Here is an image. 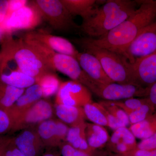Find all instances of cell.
Returning a JSON list of instances; mask_svg holds the SVG:
<instances>
[{
    "instance_id": "obj_17",
    "label": "cell",
    "mask_w": 156,
    "mask_h": 156,
    "mask_svg": "<svg viewBox=\"0 0 156 156\" xmlns=\"http://www.w3.org/2000/svg\"><path fill=\"white\" fill-rule=\"evenodd\" d=\"M43 98L41 87L35 84L25 89L21 96L7 111L12 123L28 109Z\"/></svg>"
},
{
    "instance_id": "obj_24",
    "label": "cell",
    "mask_w": 156,
    "mask_h": 156,
    "mask_svg": "<svg viewBox=\"0 0 156 156\" xmlns=\"http://www.w3.org/2000/svg\"><path fill=\"white\" fill-rule=\"evenodd\" d=\"M25 90L0 83V109L7 111Z\"/></svg>"
},
{
    "instance_id": "obj_3",
    "label": "cell",
    "mask_w": 156,
    "mask_h": 156,
    "mask_svg": "<svg viewBox=\"0 0 156 156\" xmlns=\"http://www.w3.org/2000/svg\"><path fill=\"white\" fill-rule=\"evenodd\" d=\"M4 44V60H14L17 69L23 73L36 80L47 73L55 72L22 37L17 40L9 37Z\"/></svg>"
},
{
    "instance_id": "obj_42",
    "label": "cell",
    "mask_w": 156,
    "mask_h": 156,
    "mask_svg": "<svg viewBox=\"0 0 156 156\" xmlns=\"http://www.w3.org/2000/svg\"><path fill=\"white\" fill-rule=\"evenodd\" d=\"M7 137H8V136H0V146H1V145L2 144V143L4 142V141L5 140V139L7 138Z\"/></svg>"
},
{
    "instance_id": "obj_29",
    "label": "cell",
    "mask_w": 156,
    "mask_h": 156,
    "mask_svg": "<svg viewBox=\"0 0 156 156\" xmlns=\"http://www.w3.org/2000/svg\"><path fill=\"white\" fill-rule=\"evenodd\" d=\"M62 156H106L108 153L96 151L90 153L77 149L67 142L63 143L58 147Z\"/></svg>"
},
{
    "instance_id": "obj_23",
    "label": "cell",
    "mask_w": 156,
    "mask_h": 156,
    "mask_svg": "<svg viewBox=\"0 0 156 156\" xmlns=\"http://www.w3.org/2000/svg\"><path fill=\"white\" fill-rule=\"evenodd\" d=\"M86 135L89 147L94 151L103 147L109 140L106 129L93 123H87Z\"/></svg>"
},
{
    "instance_id": "obj_10",
    "label": "cell",
    "mask_w": 156,
    "mask_h": 156,
    "mask_svg": "<svg viewBox=\"0 0 156 156\" xmlns=\"http://www.w3.org/2000/svg\"><path fill=\"white\" fill-rule=\"evenodd\" d=\"M156 52V21L140 32L128 46L126 57L131 64Z\"/></svg>"
},
{
    "instance_id": "obj_34",
    "label": "cell",
    "mask_w": 156,
    "mask_h": 156,
    "mask_svg": "<svg viewBox=\"0 0 156 156\" xmlns=\"http://www.w3.org/2000/svg\"><path fill=\"white\" fill-rule=\"evenodd\" d=\"M4 156H26L14 144L13 137H9L4 151Z\"/></svg>"
},
{
    "instance_id": "obj_21",
    "label": "cell",
    "mask_w": 156,
    "mask_h": 156,
    "mask_svg": "<svg viewBox=\"0 0 156 156\" xmlns=\"http://www.w3.org/2000/svg\"><path fill=\"white\" fill-rule=\"evenodd\" d=\"M70 14L74 16H80L83 20L91 17L95 12V0H61Z\"/></svg>"
},
{
    "instance_id": "obj_33",
    "label": "cell",
    "mask_w": 156,
    "mask_h": 156,
    "mask_svg": "<svg viewBox=\"0 0 156 156\" xmlns=\"http://www.w3.org/2000/svg\"><path fill=\"white\" fill-rule=\"evenodd\" d=\"M136 148L144 150H156V132L148 138L142 140L137 144Z\"/></svg>"
},
{
    "instance_id": "obj_38",
    "label": "cell",
    "mask_w": 156,
    "mask_h": 156,
    "mask_svg": "<svg viewBox=\"0 0 156 156\" xmlns=\"http://www.w3.org/2000/svg\"><path fill=\"white\" fill-rule=\"evenodd\" d=\"M148 95L151 103L156 105V82L150 87Z\"/></svg>"
},
{
    "instance_id": "obj_1",
    "label": "cell",
    "mask_w": 156,
    "mask_h": 156,
    "mask_svg": "<svg viewBox=\"0 0 156 156\" xmlns=\"http://www.w3.org/2000/svg\"><path fill=\"white\" fill-rule=\"evenodd\" d=\"M137 1L139 8L115 28L100 38H85L94 46L127 58L126 50L131 42L144 29L156 21V0Z\"/></svg>"
},
{
    "instance_id": "obj_26",
    "label": "cell",
    "mask_w": 156,
    "mask_h": 156,
    "mask_svg": "<svg viewBox=\"0 0 156 156\" xmlns=\"http://www.w3.org/2000/svg\"><path fill=\"white\" fill-rule=\"evenodd\" d=\"M129 129L136 138L146 139L156 132V119L147 118L142 122L131 125Z\"/></svg>"
},
{
    "instance_id": "obj_30",
    "label": "cell",
    "mask_w": 156,
    "mask_h": 156,
    "mask_svg": "<svg viewBox=\"0 0 156 156\" xmlns=\"http://www.w3.org/2000/svg\"><path fill=\"white\" fill-rule=\"evenodd\" d=\"M150 111V107L149 105L145 102L136 109L126 112L128 115L130 125H134L145 120L147 118Z\"/></svg>"
},
{
    "instance_id": "obj_4",
    "label": "cell",
    "mask_w": 156,
    "mask_h": 156,
    "mask_svg": "<svg viewBox=\"0 0 156 156\" xmlns=\"http://www.w3.org/2000/svg\"><path fill=\"white\" fill-rule=\"evenodd\" d=\"M76 42L83 48L85 52L94 55L99 60L107 75L114 83L137 84L133 65L125 56L94 46L85 38L76 40Z\"/></svg>"
},
{
    "instance_id": "obj_15",
    "label": "cell",
    "mask_w": 156,
    "mask_h": 156,
    "mask_svg": "<svg viewBox=\"0 0 156 156\" xmlns=\"http://www.w3.org/2000/svg\"><path fill=\"white\" fill-rule=\"evenodd\" d=\"M13 140L17 147L26 156H38L45 148L36 127L22 130L13 137Z\"/></svg>"
},
{
    "instance_id": "obj_27",
    "label": "cell",
    "mask_w": 156,
    "mask_h": 156,
    "mask_svg": "<svg viewBox=\"0 0 156 156\" xmlns=\"http://www.w3.org/2000/svg\"><path fill=\"white\" fill-rule=\"evenodd\" d=\"M87 119L93 124L108 127L107 120L104 112L103 107L100 103L92 102L83 107Z\"/></svg>"
},
{
    "instance_id": "obj_37",
    "label": "cell",
    "mask_w": 156,
    "mask_h": 156,
    "mask_svg": "<svg viewBox=\"0 0 156 156\" xmlns=\"http://www.w3.org/2000/svg\"><path fill=\"white\" fill-rule=\"evenodd\" d=\"M9 1L0 0V24L5 20L8 10Z\"/></svg>"
},
{
    "instance_id": "obj_7",
    "label": "cell",
    "mask_w": 156,
    "mask_h": 156,
    "mask_svg": "<svg viewBox=\"0 0 156 156\" xmlns=\"http://www.w3.org/2000/svg\"><path fill=\"white\" fill-rule=\"evenodd\" d=\"M43 18L31 2L8 17L2 24L5 35L20 30H32L42 23Z\"/></svg>"
},
{
    "instance_id": "obj_25",
    "label": "cell",
    "mask_w": 156,
    "mask_h": 156,
    "mask_svg": "<svg viewBox=\"0 0 156 156\" xmlns=\"http://www.w3.org/2000/svg\"><path fill=\"white\" fill-rule=\"evenodd\" d=\"M61 83L54 73H47L36 80V84L41 87L43 98H45L56 94Z\"/></svg>"
},
{
    "instance_id": "obj_41",
    "label": "cell",
    "mask_w": 156,
    "mask_h": 156,
    "mask_svg": "<svg viewBox=\"0 0 156 156\" xmlns=\"http://www.w3.org/2000/svg\"><path fill=\"white\" fill-rule=\"evenodd\" d=\"M5 35V31L2 26V24H0V42L2 41Z\"/></svg>"
},
{
    "instance_id": "obj_2",
    "label": "cell",
    "mask_w": 156,
    "mask_h": 156,
    "mask_svg": "<svg viewBox=\"0 0 156 156\" xmlns=\"http://www.w3.org/2000/svg\"><path fill=\"white\" fill-rule=\"evenodd\" d=\"M139 5L137 1L108 0L92 16L83 20L80 30L89 37L104 36L130 17Z\"/></svg>"
},
{
    "instance_id": "obj_14",
    "label": "cell",
    "mask_w": 156,
    "mask_h": 156,
    "mask_svg": "<svg viewBox=\"0 0 156 156\" xmlns=\"http://www.w3.org/2000/svg\"><path fill=\"white\" fill-rule=\"evenodd\" d=\"M133 65L136 83L144 88H150L156 82V52L136 59Z\"/></svg>"
},
{
    "instance_id": "obj_36",
    "label": "cell",
    "mask_w": 156,
    "mask_h": 156,
    "mask_svg": "<svg viewBox=\"0 0 156 156\" xmlns=\"http://www.w3.org/2000/svg\"><path fill=\"white\" fill-rule=\"evenodd\" d=\"M117 155L119 156H156V150H144L136 148L126 153Z\"/></svg>"
},
{
    "instance_id": "obj_11",
    "label": "cell",
    "mask_w": 156,
    "mask_h": 156,
    "mask_svg": "<svg viewBox=\"0 0 156 156\" xmlns=\"http://www.w3.org/2000/svg\"><path fill=\"white\" fill-rule=\"evenodd\" d=\"M92 102L91 91L84 85L73 80L62 82L55 99V104L80 107Z\"/></svg>"
},
{
    "instance_id": "obj_19",
    "label": "cell",
    "mask_w": 156,
    "mask_h": 156,
    "mask_svg": "<svg viewBox=\"0 0 156 156\" xmlns=\"http://www.w3.org/2000/svg\"><path fill=\"white\" fill-rule=\"evenodd\" d=\"M54 109L59 120L69 127L85 122L87 119L83 107L55 104Z\"/></svg>"
},
{
    "instance_id": "obj_12",
    "label": "cell",
    "mask_w": 156,
    "mask_h": 156,
    "mask_svg": "<svg viewBox=\"0 0 156 156\" xmlns=\"http://www.w3.org/2000/svg\"><path fill=\"white\" fill-rule=\"evenodd\" d=\"M69 127L59 119L46 120L36 127L37 132L45 148L59 147L66 142Z\"/></svg>"
},
{
    "instance_id": "obj_35",
    "label": "cell",
    "mask_w": 156,
    "mask_h": 156,
    "mask_svg": "<svg viewBox=\"0 0 156 156\" xmlns=\"http://www.w3.org/2000/svg\"><path fill=\"white\" fill-rule=\"evenodd\" d=\"M29 2V1L27 0H9L8 13L6 17L28 5Z\"/></svg>"
},
{
    "instance_id": "obj_5",
    "label": "cell",
    "mask_w": 156,
    "mask_h": 156,
    "mask_svg": "<svg viewBox=\"0 0 156 156\" xmlns=\"http://www.w3.org/2000/svg\"><path fill=\"white\" fill-rule=\"evenodd\" d=\"M24 40L55 71L65 75L92 91L96 83L83 70L76 58L55 52L34 39L25 37Z\"/></svg>"
},
{
    "instance_id": "obj_44",
    "label": "cell",
    "mask_w": 156,
    "mask_h": 156,
    "mask_svg": "<svg viewBox=\"0 0 156 156\" xmlns=\"http://www.w3.org/2000/svg\"><path fill=\"white\" fill-rule=\"evenodd\" d=\"M0 59H1V55H0Z\"/></svg>"
},
{
    "instance_id": "obj_22",
    "label": "cell",
    "mask_w": 156,
    "mask_h": 156,
    "mask_svg": "<svg viewBox=\"0 0 156 156\" xmlns=\"http://www.w3.org/2000/svg\"><path fill=\"white\" fill-rule=\"evenodd\" d=\"M0 83L25 89L35 84L36 80L18 69H15L11 70L9 72L0 73Z\"/></svg>"
},
{
    "instance_id": "obj_13",
    "label": "cell",
    "mask_w": 156,
    "mask_h": 156,
    "mask_svg": "<svg viewBox=\"0 0 156 156\" xmlns=\"http://www.w3.org/2000/svg\"><path fill=\"white\" fill-rule=\"evenodd\" d=\"M24 36L41 42L58 53L71 56L76 58L79 53L72 43L69 40L43 31H30Z\"/></svg>"
},
{
    "instance_id": "obj_8",
    "label": "cell",
    "mask_w": 156,
    "mask_h": 156,
    "mask_svg": "<svg viewBox=\"0 0 156 156\" xmlns=\"http://www.w3.org/2000/svg\"><path fill=\"white\" fill-rule=\"evenodd\" d=\"M54 114L52 104L46 99H40L13 122L11 132L36 127L42 122L53 119Z\"/></svg>"
},
{
    "instance_id": "obj_32",
    "label": "cell",
    "mask_w": 156,
    "mask_h": 156,
    "mask_svg": "<svg viewBox=\"0 0 156 156\" xmlns=\"http://www.w3.org/2000/svg\"><path fill=\"white\" fill-rule=\"evenodd\" d=\"M12 127V121L8 113L0 109V136L11 132Z\"/></svg>"
},
{
    "instance_id": "obj_43",
    "label": "cell",
    "mask_w": 156,
    "mask_h": 156,
    "mask_svg": "<svg viewBox=\"0 0 156 156\" xmlns=\"http://www.w3.org/2000/svg\"><path fill=\"white\" fill-rule=\"evenodd\" d=\"M106 156H119L118 155L116 154L112 153H108L107 155Z\"/></svg>"
},
{
    "instance_id": "obj_6",
    "label": "cell",
    "mask_w": 156,
    "mask_h": 156,
    "mask_svg": "<svg viewBox=\"0 0 156 156\" xmlns=\"http://www.w3.org/2000/svg\"><path fill=\"white\" fill-rule=\"evenodd\" d=\"M31 3L36 7L43 18L55 30L62 32L80 30L61 0H34Z\"/></svg>"
},
{
    "instance_id": "obj_20",
    "label": "cell",
    "mask_w": 156,
    "mask_h": 156,
    "mask_svg": "<svg viewBox=\"0 0 156 156\" xmlns=\"http://www.w3.org/2000/svg\"><path fill=\"white\" fill-rule=\"evenodd\" d=\"M87 127V123L85 122L78 126L69 127L66 142L77 149L94 153L97 151L93 150L88 144L86 135Z\"/></svg>"
},
{
    "instance_id": "obj_9",
    "label": "cell",
    "mask_w": 156,
    "mask_h": 156,
    "mask_svg": "<svg viewBox=\"0 0 156 156\" xmlns=\"http://www.w3.org/2000/svg\"><path fill=\"white\" fill-rule=\"evenodd\" d=\"M149 90V88H144L136 84L96 83L92 92L106 101H117L148 95Z\"/></svg>"
},
{
    "instance_id": "obj_18",
    "label": "cell",
    "mask_w": 156,
    "mask_h": 156,
    "mask_svg": "<svg viewBox=\"0 0 156 156\" xmlns=\"http://www.w3.org/2000/svg\"><path fill=\"white\" fill-rule=\"evenodd\" d=\"M136 137L127 127L115 130L107 143L110 153L122 154L136 148Z\"/></svg>"
},
{
    "instance_id": "obj_40",
    "label": "cell",
    "mask_w": 156,
    "mask_h": 156,
    "mask_svg": "<svg viewBox=\"0 0 156 156\" xmlns=\"http://www.w3.org/2000/svg\"><path fill=\"white\" fill-rule=\"evenodd\" d=\"M43 156H60L57 152L55 151H49L46 153Z\"/></svg>"
},
{
    "instance_id": "obj_28",
    "label": "cell",
    "mask_w": 156,
    "mask_h": 156,
    "mask_svg": "<svg viewBox=\"0 0 156 156\" xmlns=\"http://www.w3.org/2000/svg\"><path fill=\"white\" fill-rule=\"evenodd\" d=\"M99 103L110 114L122 121L126 126L130 125L128 115L126 112L114 104L112 101H103Z\"/></svg>"
},
{
    "instance_id": "obj_39",
    "label": "cell",
    "mask_w": 156,
    "mask_h": 156,
    "mask_svg": "<svg viewBox=\"0 0 156 156\" xmlns=\"http://www.w3.org/2000/svg\"><path fill=\"white\" fill-rule=\"evenodd\" d=\"M9 138V137H7L5 140L0 146V156H4V151H5V148Z\"/></svg>"
},
{
    "instance_id": "obj_31",
    "label": "cell",
    "mask_w": 156,
    "mask_h": 156,
    "mask_svg": "<svg viewBox=\"0 0 156 156\" xmlns=\"http://www.w3.org/2000/svg\"><path fill=\"white\" fill-rule=\"evenodd\" d=\"M112 101L117 106L122 108L126 113L136 109L145 102L144 100L134 98H131L122 101Z\"/></svg>"
},
{
    "instance_id": "obj_16",
    "label": "cell",
    "mask_w": 156,
    "mask_h": 156,
    "mask_svg": "<svg viewBox=\"0 0 156 156\" xmlns=\"http://www.w3.org/2000/svg\"><path fill=\"white\" fill-rule=\"evenodd\" d=\"M76 59L83 70L96 83L102 84L114 83L107 75L99 60L94 55L87 52H79Z\"/></svg>"
}]
</instances>
